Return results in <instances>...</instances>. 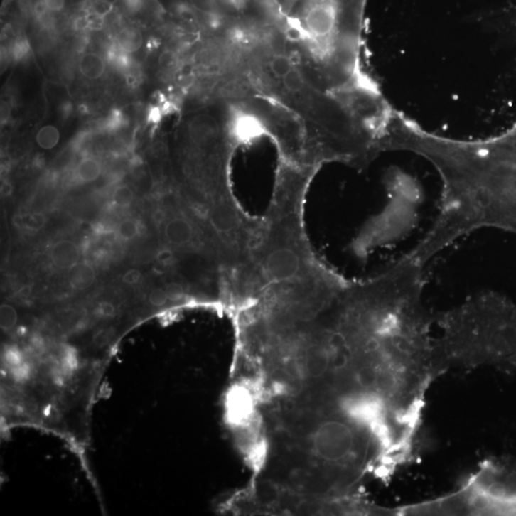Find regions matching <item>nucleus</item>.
<instances>
[{"mask_svg":"<svg viewBox=\"0 0 516 516\" xmlns=\"http://www.w3.org/2000/svg\"><path fill=\"white\" fill-rule=\"evenodd\" d=\"M141 277V272L133 269V270L127 271V273L124 274L123 281L124 283H126V284L135 285L140 281Z\"/></svg>","mask_w":516,"mask_h":516,"instance_id":"6ab92c4d","label":"nucleus"},{"mask_svg":"<svg viewBox=\"0 0 516 516\" xmlns=\"http://www.w3.org/2000/svg\"><path fill=\"white\" fill-rule=\"evenodd\" d=\"M113 203L119 208H129L134 200V193L127 185H121L115 188L112 195Z\"/></svg>","mask_w":516,"mask_h":516,"instance_id":"f8f14e48","label":"nucleus"},{"mask_svg":"<svg viewBox=\"0 0 516 516\" xmlns=\"http://www.w3.org/2000/svg\"><path fill=\"white\" fill-rule=\"evenodd\" d=\"M18 323V313L15 308L8 304H2L0 309V323L1 328L5 330L12 329Z\"/></svg>","mask_w":516,"mask_h":516,"instance_id":"4468645a","label":"nucleus"},{"mask_svg":"<svg viewBox=\"0 0 516 516\" xmlns=\"http://www.w3.org/2000/svg\"><path fill=\"white\" fill-rule=\"evenodd\" d=\"M28 52H29V45H28L27 41H19L13 47V58L16 60H18H18L21 62V60H24L27 57Z\"/></svg>","mask_w":516,"mask_h":516,"instance_id":"f3484780","label":"nucleus"},{"mask_svg":"<svg viewBox=\"0 0 516 516\" xmlns=\"http://www.w3.org/2000/svg\"><path fill=\"white\" fill-rule=\"evenodd\" d=\"M107 59L109 60L111 65L117 68L119 70L126 72L131 68V60H130L129 53L122 49L117 43L108 50Z\"/></svg>","mask_w":516,"mask_h":516,"instance_id":"9d476101","label":"nucleus"},{"mask_svg":"<svg viewBox=\"0 0 516 516\" xmlns=\"http://www.w3.org/2000/svg\"><path fill=\"white\" fill-rule=\"evenodd\" d=\"M124 4L131 12H137L143 5V0H124Z\"/></svg>","mask_w":516,"mask_h":516,"instance_id":"412c9836","label":"nucleus"},{"mask_svg":"<svg viewBox=\"0 0 516 516\" xmlns=\"http://www.w3.org/2000/svg\"><path fill=\"white\" fill-rule=\"evenodd\" d=\"M69 283L74 289H87L96 279L95 270L92 266L86 263H79L69 270Z\"/></svg>","mask_w":516,"mask_h":516,"instance_id":"39448f33","label":"nucleus"},{"mask_svg":"<svg viewBox=\"0 0 516 516\" xmlns=\"http://www.w3.org/2000/svg\"><path fill=\"white\" fill-rule=\"evenodd\" d=\"M417 515H516V465L485 460L456 490L414 504Z\"/></svg>","mask_w":516,"mask_h":516,"instance_id":"7ed1b4c3","label":"nucleus"},{"mask_svg":"<svg viewBox=\"0 0 516 516\" xmlns=\"http://www.w3.org/2000/svg\"><path fill=\"white\" fill-rule=\"evenodd\" d=\"M79 69L80 73L86 79L97 80L104 75L105 63L101 55L94 54V53H88L80 59Z\"/></svg>","mask_w":516,"mask_h":516,"instance_id":"423d86ee","label":"nucleus"},{"mask_svg":"<svg viewBox=\"0 0 516 516\" xmlns=\"http://www.w3.org/2000/svg\"><path fill=\"white\" fill-rule=\"evenodd\" d=\"M140 232V227L134 219H124L117 227V234L122 240L129 241L134 240Z\"/></svg>","mask_w":516,"mask_h":516,"instance_id":"ddd939ff","label":"nucleus"},{"mask_svg":"<svg viewBox=\"0 0 516 516\" xmlns=\"http://www.w3.org/2000/svg\"><path fill=\"white\" fill-rule=\"evenodd\" d=\"M442 330L435 348L444 367L516 368V303L488 291L452 309L435 313Z\"/></svg>","mask_w":516,"mask_h":516,"instance_id":"f03ea898","label":"nucleus"},{"mask_svg":"<svg viewBox=\"0 0 516 516\" xmlns=\"http://www.w3.org/2000/svg\"><path fill=\"white\" fill-rule=\"evenodd\" d=\"M122 123H123V117H122L121 113L119 111H112L105 120L104 126L105 129L113 131V130L118 129L122 126Z\"/></svg>","mask_w":516,"mask_h":516,"instance_id":"dca6fc26","label":"nucleus"},{"mask_svg":"<svg viewBox=\"0 0 516 516\" xmlns=\"http://www.w3.org/2000/svg\"><path fill=\"white\" fill-rule=\"evenodd\" d=\"M44 4L51 12H60L65 7V0H44Z\"/></svg>","mask_w":516,"mask_h":516,"instance_id":"aec40b11","label":"nucleus"},{"mask_svg":"<svg viewBox=\"0 0 516 516\" xmlns=\"http://www.w3.org/2000/svg\"><path fill=\"white\" fill-rule=\"evenodd\" d=\"M397 151L423 157L442 183L439 213L413 248L430 260L460 238L481 229L516 235V129L482 140H456L404 118L397 127Z\"/></svg>","mask_w":516,"mask_h":516,"instance_id":"f257e3e1","label":"nucleus"},{"mask_svg":"<svg viewBox=\"0 0 516 516\" xmlns=\"http://www.w3.org/2000/svg\"><path fill=\"white\" fill-rule=\"evenodd\" d=\"M102 173L101 163L93 158H85L77 166L76 176L80 181L90 183L98 179Z\"/></svg>","mask_w":516,"mask_h":516,"instance_id":"6e6552de","label":"nucleus"},{"mask_svg":"<svg viewBox=\"0 0 516 516\" xmlns=\"http://www.w3.org/2000/svg\"><path fill=\"white\" fill-rule=\"evenodd\" d=\"M149 302L152 306L163 307L168 303V296L163 288H157L151 291L149 295Z\"/></svg>","mask_w":516,"mask_h":516,"instance_id":"2eb2a0df","label":"nucleus"},{"mask_svg":"<svg viewBox=\"0 0 516 516\" xmlns=\"http://www.w3.org/2000/svg\"><path fill=\"white\" fill-rule=\"evenodd\" d=\"M117 44L127 53L138 51L143 44V37L133 29H124L117 36Z\"/></svg>","mask_w":516,"mask_h":516,"instance_id":"1a4fd4ad","label":"nucleus"},{"mask_svg":"<svg viewBox=\"0 0 516 516\" xmlns=\"http://www.w3.org/2000/svg\"><path fill=\"white\" fill-rule=\"evenodd\" d=\"M14 222L19 229L28 232H38L45 226L46 217L43 213H27L16 215Z\"/></svg>","mask_w":516,"mask_h":516,"instance_id":"0eeeda50","label":"nucleus"},{"mask_svg":"<svg viewBox=\"0 0 516 516\" xmlns=\"http://www.w3.org/2000/svg\"><path fill=\"white\" fill-rule=\"evenodd\" d=\"M60 131L54 126L43 127L37 134V143L41 149H54L60 141Z\"/></svg>","mask_w":516,"mask_h":516,"instance_id":"9b49d317","label":"nucleus"},{"mask_svg":"<svg viewBox=\"0 0 516 516\" xmlns=\"http://www.w3.org/2000/svg\"><path fill=\"white\" fill-rule=\"evenodd\" d=\"M80 257L79 247L70 240L58 241L50 251L52 264L60 270H71L79 264Z\"/></svg>","mask_w":516,"mask_h":516,"instance_id":"20e7f679","label":"nucleus"},{"mask_svg":"<svg viewBox=\"0 0 516 516\" xmlns=\"http://www.w3.org/2000/svg\"><path fill=\"white\" fill-rule=\"evenodd\" d=\"M96 313H98L99 316H101V317H112L114 313H115V307H114V305L111 303V302H101V303L98 305V307H97Z\"/></svg>","mask_w":516,"mask_h":516,"instance_id":"a211bd4d","label":"nucleus"},{"mask_svg":"<svg viewBox=\"0 0 516 516\" xmlns=\"http://www.w3.org/2000/svg\"><path fill=\"white\" fill-rule=\"evenodd\" d=\"M11 190H12V187H11L9 184H7V183H5V184L2 186V193H4V195L10 194Z\"/></svg>","mask_w":516,"mask_h":516,"instance_id":"4be33fe9","label":"nucleus"}]
</instances>
